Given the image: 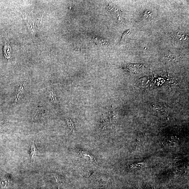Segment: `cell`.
I'll use <instances>...</instances> for the list:
<instances>
[{"label": "cell", "instance_id": "7a4b0ae2", "mask_svg": "<svg viewBox=\"0 0 189 189\" xmlns=\"http://www.w3.org/2000/svg\"><path fill=\"white\" fill-rule=\"evenodd\" d=\"M45 113V111L43 107L41 106H39L37 108L36 112H35L34 115V118L36 119L39 117L44 115Z\"/></svg>", "mask_w": 189, "mask_h": 189}, {"label": "cell", "instance_id": "6da1fadb", "mask_svg": "<svg viewBox=\"0 0 189 189\" xmlns=\"http://www.w3.org/2000/svg\"><path fill=\"white\" fill-rule=\"evenodd\" d=\"M24 84H20L16 92V96H15V102H17L19 99L21 97V95L24 93Z\"/></svg>", "mask_w": 189, "mask_h": 189}, {"label": "cell", "instance_id": "3957f363", "mask_svg": "<svg viewBox=\"0 0 189 189\" xmlns=\"http://www.w3.org/2000/svg\"><path fill=\"white\" fill-rule=\"evenodd\" d=\"M141 67L140 65L131 64L127 66V68L130 72L135 73L140 69Z\"/></svg>", "mask_w": 189, "mask_h": 189}, {"label": "cell", "instance_id": "5b68a950", "mask_svg": "<svg viewBox=\"0 0 189 189\" xmlns=\"http://www.w3.org/2000/svg\"><path fill=\"white\" fill-rule=\"evenodd\" d=\"M10 184V180L7 178H3L1 181V185L2 188H5L7 187Z\"/></svg>", "mask_w": 189, "mask_h": 189}, {"label": "cell", "instance_id": "9c48e42d", "mask_svg": "<svg viewBox=\"0 0 189 189\" xmlns=\"http://www.w3.org/2000/svg\"><path fill=\"white\" fill-rule=\"evenodd\" d=\"M66 120L69 127L73 129V123L70 119L66 118Z\"/></svg>", "mask_w": 189, "mask_h": 189}, {"label": "cell", "instance_id": "52a82bcc", "mask_svg": "<svg viewBox=\"0 0 189 189\" xmlns=\"http://www.w3.org/2000/svg\"><path fill=\"white\" fill-rule=\"evenodd\" d=\"M175 55H174V54H167L165 56V58L166 59L169 61H173L174 60H175Z\"/></svg>", "mask_w": 189, "mask_h": 189}, {"label": "cell", "instance_id": "277c9868", "mask_svg": "<svg viewBox=\"0 0 189 189\" xmlns=\"http://www.w3.org/2000/svg\"><path fill=\"white\" fill-rule=\"evenodd\" d=\"M49 98H50V100L54 103H57L56 95L55 92L53 89H51L49 90Z\"/></svg>", "mask_w": 189, "mask_h": 189}, {"label": "cell", "instance_id": "ba28073f", "mask_svg": "<svg viewBox=\"0 0 189 189\" xmlns=\"http://www.w3.org/2000/svg\"><path fill=\"white\" fill-rule=\"evenodd\" d=\"M130 33V30H128L127 31L125 32L124 34H123V36H122V38H121V42H123L124 41L125 38L127 36L129 35Z\"/></svg>", "mask_w": 189, "mask_h": 189}, {"label": "cell", "instance_id": "8992f818", "mask_svg": "<svg viewBox=\"0 0 189 189\" xmlns=\"http://www.w3.org/2000/svg\"><path fill=\"white\" fill-rule=\"evenodd\" d=\"M30 151V155H31L32 157V158L35 157L36 155L37 152L35 145H32Z\"/></svg>", "mask_w": 189, "mask_h": 189}]
</instances>
